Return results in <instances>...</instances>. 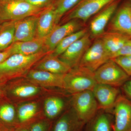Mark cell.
I'll return each instance as SVG.
<instances>
[{
    "label": "cell",
    "mask_w": 131,
    "mask_h": 131,
    "mask_svg": "<svg viewBox=\"0 0 131 131\" xmlns=\"http://www.w3.org/2000/svg\"><path fill=\"white\" fill-rule=\"evenodd\" d=\"M50 52L44 50L31 55H12L0 64V82L24 75Z\"/></svg>",
    "instance_id": "cell-1"
},
{
    "label": "cell",
    "mask_w": 131,
    "mask_h": 131,
    "mask_svg": "<svg viewBox=\"0 0 131 131\" xmlns=\"http://www.w3.org/2000/svg\"><path fill=\"white\" fill-rule=\"evenodd\" d=\"M65 90L74 94L87 90L93 91L97 82L94 72L78 66L65 75Z\"/></svg>",
    "instance_id": "cell-2"
},
{
    "label": "cell",
    "mask_w": 131,
    "mask_h": 131,
    "mask_svg": "<svg viewBox=\"0 0 131 131\" xmlns=\"http://www.w3.org/2000/svg\"><path fill=\"white\" fill-rule=\"evenodd\" d=\"M45 9L34 6L26 0L0 2V20L17 21L28 16L38 15Z\"/></svg>",
    "instance_id": "cell-3"
},
{
    "label": "cell",
    "mask_w": 131,
    "mask_h": 131,
    "mask_svg": "<svg viewBox=\"0 0 131 131\" xmlns=\"http://www.w3.org/2000/svg\"><path fill=\"white\" fill-rule=\"evenodd\" d=\"M72 105L77 116L86 124L95 117L99 109L98 102L90 90L73 94Z\"/></svg>",
    "instance_id": "cell-4"
},
{
    "label": "cell",
    "mask_w": 131,
    "mask_h": 131,
    "mask_svg": "<svg viewBox=\"0 0 131 131\" xmlns=\"http://www.w3.org/2000/svg\"><path fill=\"white\" fill-rule=\"evenodd\" d=\"M94 74L97 83L116 88L122 86L129 78L122 68L112 59L97 69Z\"/></svg>",
    "instance_id": "cell-5"
},
{
    "label": "cell",
    "mask_w": 131,
    "mask_h": 131,
    "mask_svg": "<svg viewBox=\"0 0 131 131\" xmlns=\"http://www.w3.org/2000/svg\"><path fill=\"white\" fill-rule=\"evenodd\" d=\"M111 59L101 38L95 40L85 52L79 66L94 72L100 66Z\"/></svg>",
    "instance_id": "cell-6"
},
{
    "label": "cell",
    "mask_w": 131,
    "mask_h": 131,
    "mask_svg": "<svg viewBox=\"0 0 131 131\" xmlns=\"http://www.w3.org/2000/svg\"><path fill=\"white\" fill-rule=\"evenodd\" d=\"M113 111V131H131V100L119 94Z\"/></svg>",
    "instance_id": "cell-7"
},
{
    "label": "cell",
    "mask_w": 131,
    "mask_h": 131,
    "mask_svg": "<svg viewBox=\"0 0 131 131\" xmlns=\"http://www.w3.org/2000/svg\"><path fill=\"white\" fill-rule=\"evenodd\" d=\"M117 0H80L71 9L68 16V20H81L85 22L98 12Z\"/></svg>",
    "instance_id": "cell-8"
},
{
    "label": "cell",
    "mask_w": 131,
    "mask_h": 131,
    "mask_svg": "<svg viewBox=\"0 0 131 131\" xmlns=\"http://www.w3.org/2000/svg\"><path fill=\"white\" fill-rule=\"evenodd\" d=\"M91 45L90 35L88 32L58 57L72 69L75 68L79 65L82 58Z\"/></svg>",
    "instance_id": "cell-9"
},
{
    "label": "cell",
    "mask_w": 131,
    "mask_h": 131,
    "mask_svg": "<svg viewBox=\"0 0 131 131\" xmlns=\"http://www.w3.org/2000/svg\"><path fill=\"white\" fill-rule=\"evenodd\" d=\"M81 24L76 20H71L62 25L55 26L46 38L45 48L47 51L52 52L61 40L71 34L81 30Z\"/></svg>",
    "instance_id": "cell-10"
},
{
    "label": "cell",
    "mask_w": 131,
    "mask_h": 131,
    "mask_svg": "<svg viewBox=\"0 0 131 131\" xmlns=\"http://www.w3.org/2000/svg\"><path fill=\"white\" fill-rule=\"evenodd\" d=\"M93 93L98 102L99 109L105 111H113L119 91L116 87L97 83L93 89Z\"/></svg>",
    "instance_id": "cell-11"
},
{
    "label": "cell",
    "mask_w": 131,
    "mask_h": 131,
    "mask_svg": "<svg viewBox=\"0 0 131 131\" xmlns=\"http://www.w3.org/2000/svg\"><path fill=\"white\" fill-rule=\"evenodd\" d=\"M66 74H54L45 71L34 69L29 71L27 78L32 83L42 86L56 87L64 89Z\"/></svg>",
    "instance_id": "cell-12"
},
{
    "label": "cell",
    "mask_w": 131,
    "mask_h": 131,
    "mask_svg": "<svg viewBox=\"0 0 131 131\" xmlns=\"http://www.w3.org/2000/svg\"><path fill=\"white\" fill-rule=\"evenodd\" d=\"M119 0L111 3L101 10L91 20L90 28L91 34L94 37L101 35L111 18L117 10Z\"/></svg>",
    "instance_id": "cell-13"
},
{
    "label": "cell",
    "mask_w": 131,
    "mask_h": 131,
    "mask_svg": "<svg viewBox=\"0 0 131 131\" xmlns=\"http://www.w3.org/2000/svg\"><path fill=\"white\" fill-rule=\"evenodd\" d=\"M109 30L131 38V5L125 4L117 10L109 26Z\"/></svg>",
    "instance_id": "cell-14"
},
{
    "label": "cell",
    "mask_w": 131,
    "mask_h": 131,
    "mask_svg": "<svg viewBox=\"0 0 131 131\" xmlns=\"http://www.w3.org/2000/svg\"><path fill=\"white\" fill-rule=\"evenodd\" d=\"M37 19L38 15H33L16 21L13 43L35 39Z\"/></svg>",
    "instance_id": "cell-15"
},
{
    "label": "cell",
    "mask_w": 131,
    "mask_h": 131,
    "mask_svg": "<svg viewBox=\"0 0 131 131\" xmlns=\"http://www.w3.org/2000/svg\"><path fill=\"white\" fill-rule=\"evenodd\" d=\"M54 5L45 8L38 15L36 38L46 37L56 25Z\"/></svg>",
    "instance_id": "cell-16"
},
{
    "label": "cell",
    "mask_w": 131,
    "mask_h": 131,
    "mask_svg": "<svg viewBox=\"0 0 131 131\" xmlns=\"http://www.w3.org/2000/svg\"><path fill=\"white\" fill-rule=\"evenodd\" d=\"M71 69L68 64L61 60L58 57L53 56L51 52L38 61L35 67V69L60 74H68Z\"/></svg>",
    "instance_id": "cell-17"
},
{
    "label": "cell",
    "mask_w": 131,
    "mask_h": 131,
    "mask_svg": "<svg viewBox=\"0 0 131 131\" xmlns=\"http://www.w3.org/2000/svg\"><path fill=\"white\" fill-rule=\"evenodd\" d=\"M46 38H36L30 41L14 42L8 48L12 55L20 54L29 56L37 54L46 50L45 48Z\"/></svg>",
    "instance_id": "cell-18"
},
{
    "label": "cell",
    "mask_w": 131,
    "mask_h": 131,
    "mask_svg": "<svg viewBox=\"0 0 131 131\" xmlns=\"http://www.w3.org/2000/svg\"><path fill=\"white\" fill-rule=\"evenodd\" d=\"M101 39L111 59L131 38L121 33L110 31L103 33Z\"/></svg>",
    "instance_id": "cell-19"
},
{
    "label": "cell",
    "mask_w": 131,
    "mask_h": 131,
    "mask_svg": "<svg viewBox=\"0 0 131 131\" xmlns=\"http://www.w3.org/2000/svg\"><path fill=\"white\" fill-rule=\"evenodd\" d=\"M86 124L79 119L74 112H68L54 125L53 131H83Z\"/></svg>",
    "instance_id": "cell-20"
},
{
    "label": "cell",
    "mask_w": 131,
    "mask_h": 131,
    "mask_svg": "<svg viewBox=\"0 0 131 131\" xmlns=\"http://www.w3.org/2000/svg\"><path fill=\"white\" fill-rule=\"evenodd\" d=\"M113 121L107 113L98 112L92 119L85 124L83 131H113Z\"/></svg>",
    "instance_id": "cell-21"
},
{
    "label": "cell",
    "mask_w": 131,
    "mask_h": 131,
    "mask_svg": "<svg viewBox=\"0 0 131 131\" xmlns=\"http://www.w3.org/2000/svg\"><path fill=\"white\" fill-rule=\"evenodd\" d=\"M88 32L86 28H83L68 35L59 43L54 50L52 52L51 54L54 56H59L73 43Z\"/></svg>",
    "instance_id": "cell-22"
},
{
    "label": "cell",
    "mask_w": 131,
    "mask_h": 131,
    "mask_svg": "<svg viewBox=\"0 0 131 131\" xmlns=\"http://www.w3.org/2000/svg\"><path fill=\"white\" fill-rule=\"evenodd\" d=\"M16 21H9L0 31V51L5 50L13 43Z\"/></svg>",
    "instance_id": "cell-23"
},
{
    "label": "cell",
    "mask_w": 131,
    "mask_h": 131,
    "mask_svg": "<svg viewBox=\"0 0 131 131\" xmlns=\"http://www.w3.org/2000/svg\"><path fill=\"white\" fill-rule=\"evenodd\" d=\"M64 106V102L61 98L50 97L45 102V113L47 118L50 119H54L61 113Z\"/></svg>",
    "instance_id": "cell-24"
},
{
    "label": "cell",
    "mask_w": 131,
    "mask_h": 131,
    "mask_svg": "<svg viewBox=\"0 0 131 131\" xmlns=\"http://www.w3.org/2000/svg\"><path fill=\"white\" fill-rule=\"evenodd\" d=\"M80 0H55L54 5L56 13V25H57L63 15L74 7Z\"/></svg>",
    "instance_id": "cell-25"
},
{
    "label": "cell",
    "mask_w": 131,
    "mask_h": 131,
    "mask_svg": "<svg viewBox=\"0 0 131 131\" xmlns=\"http://www.w3.org/2000/svg\"><path fill=\"white\" fill-rule=\"evenodd\" d=\"M15 110L13 106L5 103L0 106V122L7 126L11 127L14 125Z\"/></svg>",
    "instance_id": "cell-26"
},
{
    "label": "cell",
    "mask_w": 131,
    "mask_h": 131,
    "mask_svg": "<svg viewBox=\"0 0 131 131\" xmlns=\"http://www.w3.org/2000/svg\"><path fill=\"white\" fill-rule=\"evenodd\" d=\"M37 105L35 103H27L20 106L18 111L19 121L24 123L32 118L37 112Z\"/></svg>",
    "instance_id": "cell-27"
},
{
    "label": "cell",
    "mask_w": 131,
    "mask_h": 131,
    "mask_svg": "<svg viewBox=\"0 0 131 131\" xmlns=\"http://www.w3.org/2000/svg\"><path fill=\"white\" fill-rule=\"evenodd\" d=\"M39 91L38 87L35 85H24L13 89L11 93L18 98H26L36 95Z\"/></svg>",
    "instance_id": "cell-28"
},
{
    "label": "cell",
    "mask_w": 131,
    "mask_h": 131,
    "mask_svg": "<svg viewBox=\"0 0 131 131\" xmlns=\"http://www.w3.org/2000/svg\"><path fill=\"white\" fill-rule=\"evenodd\" d=\"M129 76H131V56H121L112 59Z\"/></svg>",
    "instance_id": "cell-29"
},
{
    "label": "cell",
    "mask_w": 131,
    "mask_h": 131,
    "mask_svg": "<svg viewBox=\"0 0 131 131\" xmlns=\"http://www.w3.org/2000/svg\"><path fill=\"white\" fill-rule=\"evenodd\" d=\"M31 5L39 8H45L50 6L53 5L55 2V0H26Z\"/></svg>",
    "instance_id": "cell-30"
},
{
    "label": "cell",
    "mask_w": 131,
    "mask_h": 131,
    "mask_svg": "<svg viewBox=\"0 0 131 131\" xmlns=\"http://www.w3.org/2000/svg\"><path fill=\"white\" fill-rule=\"evenodd\" d=\"M131 56V39L127 41L121 49L117 52L112 59L121 56Z\"/></svg>",
    "instance_id": "cell-31"
},
{
    "label": "cell",
    "mask_w": 131,
    "mask_h": 131,
    "mask_svg": "<svg viewBox=\"0 0 131 131\" xmlns=\"http://www.w3.org/2000/svg\"><path fill=\"white\" fill-rule=\"evenodd\" d=\"M49 125L45 121H38L33 124L30 128V131H47Z\"/></svg>",
    "instance_id": "cell-32"
},
{
    "label": "cell",
    "mask_w": 131,
    "mask_h": 131,
    "mask_svg": "<svg viewBox=\"0 0 131 131\" xmlns=\"http://www.w3.org/2000/svg\"><path fill=\"white\" fill-rule=\"evenodd\" d=\"M122 86V90L126 96L131 100V78L126 82Z\"/></svg>",
    "instance_id": "cell-33"
},
{
    "label": "cell",
    "mask_w": 131,
    "mask_h": 131,
    "mask_svg": "<svg viewBox=\"0 0 131 131\" xmlns=\"http://www.w3.org/2000/svg\"><path fill=\"white\" fill-rule=\"evenodd\" d=\"M12 55V53L8 47L3 51H0V64L3 62Z\"/></svg>",
    "instance_id": "cell-34"
},
{
    "label": "cell",
    "mask_w": 131,
    "mask_h": 131,
    "mask_svg": "<svg viewBox=\"0 0 131 131\" xmlns=\"http://www.w3.org/2000/svg\"><path fill=\"white\" fill-rule=\"evenodd\" d=\"M15 129L5 125L0 122V131H14Z\"/></svg>",
    "instance_id": "cell-35"
},
{
    "label": "cell",
    "mask_w": 131,
    "mask_h": 131,
    "mask_svg": "<svg viewBox=\"0 0 131 131\" xmlns=\"http://www.w3.org/2000/svg\"><path fill=\"white\" fill-rule=\"evenodd\" d=\"M14 131H30V129H28V128H26V127H24V128H21V129H18V130H15V129Z\"/></svg>",
    "instance_id": "cell-36"
},
{
    "label": "cell",
    "mask_w": 131,
    "mask_h": 131,
    "mask_svg": "<svg viewBox=\"0 0 131 131\" xmlns=\"http://www.w3.org/2000/svg\"><path fill=\"white\" fill-rule=\"evenodd\" d=\"M2 83L0 82V96H1L2 95V94L3 93V90L2 89V88L1 87V84H2Z\"/></svg>",
    "instance_id": "cell-37"
},
{
    "label": "cell",
    "mask_w": 131,
    "mask_h": 131,
    "mask_svg": "<svg viewBox=\"0 0 131 131\" xmlns=\"http://www.w3.org/2000/svg\"><path fill=\"white\" fill-rule=\"evenodd\" d=\"M14 0H0V2H6Z\"/></svg>",
    "instance_id": "cell-38"
},
{
    "label": "cell",
    "mask_w": 131,
    "mask_h": 131,
    "mask_svg": "<svg viewBox=\"0 0 131 131\" xmlns=\"http://www.w3.org/2000/svg\"></svg>",
    "instance_id": "cell-39"
}]
</instances>
